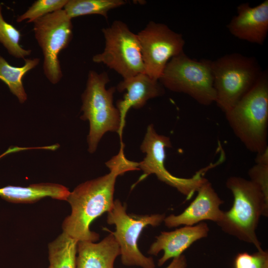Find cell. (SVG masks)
Wrapping results in <instances>:
<instances>
[{
	"instance_id": "cell-16",
	"label": "cell",
	"mask_w": 268,
	"mask_h": 268,
	"mask_svg": "<svg viewBox=\"0 0 268 268\" xmlns=\"http://www.w3.org/2000/svg\"><path fill=\"white\" fill-rule=\"evenodd\" d=\"M76 268H114L120 249L112 233L98 243L80 241L77 243Z\"/></svg>"
},
{
	"instance_id": "cell-18",
	"label": "cell",
	"mask_w": 268,
	"mask_h": 268,
	"mask_svg": "<svg viewBox=\"0 0 268 268\" xmlns=\"http://www.w3.org/2000/svg\"><path fill=\"white\" fill-rule=\"evenodd\" d=\"M78 241L63 232L49 245V268H76Z\"/></svg>"
},
{
	"instance_id": "cell-22",
	"label": "cell",
	"mask_w": 268,
	"mask_h": 268,
	"mask_svg": "<svg viewBox=\"0 0 268 268\" xmlns=\"http://www.w3.org/2000/svg\"><path fill=\"white\" fill-rule=\"evenodd\" d=\"M68 0H37L30 7L17 18L20 22L27 19V22L34 21L49 13L62 9Z\"/></svg>"
},
{
	"instance_id": "cell-10",
	"label": "cell",
	"mask_w": 268,
	"mask_h": 268,
	"mask_svg": "<svg viewBox=\"0 0 268 268\" xmlns=\"http://www.w3.org/2000/svg\"><path fill=\"white\" fill-rule=\"evenodd\" d=\"M33 22L35 37L44 56V74L52 83H57L63 76L59 55L72 38L71 19L62 9Z\"/></svg>"
},
{
	"instance_id": "cell-12",
	"label": "cell",
	"mask_w": 268,
	"mask_h": 268,
	"mask_svg": "<svg viewBox=\"0 0 268 268\" xmlns=\"http://www.w3.org/2000/svg\"><path fill=\"white\" fill-rule=\"evenodd\" d=\"M195 199L178 215L170 214L164 220L169 228L180 225L193 226L204 220L220 222L223 215L220 206L223 201L207 179L199 188Z\"/></svg>"
},
{
	"instance_id": "cell-20",
	"label": "cell",
	"mask_w": 268,
	"mask_h": 268,
	"mask_svg": "<svg viewBox=\"0 0 268 268\" xmlns=\"http://www.w3.org/2000/svg\"><path fill=\"white\" fill-rule=\"evenodd\" d=\"M127 2L124 0H68L64 10L71 19L91 14L101 15L107 19L110 10Z\"/></svg>"
},
{
	"instance_id": "cell-9",
	"label": "cell",
	"mask_w": 268,
	"mask_h": 268,
	"mask_svg": "<svg viewBox=\"0 0 268 268\" xmlns=\"http://www.w3.org/2000/svg\"><path fill=\"white\" fill-rule=\"evenodd\" d=\"M105 39L103 51L92 61L102 63L120 74L123 79L145 73L140 46L137 34L123 21L115 20L102 29Z\"/></svg>"
},
{
	"instance_id": "cell-6",
	"label": "cell",
	"mask_w": 268,
	"mask_h": 268,
	"mask_svg": "<svg viewBox=\"0 0 268 268\" xmlns=\"http://www.w3.org/2000/svg\"><path fill=\"white\" fill-rule=\"evenodd\" d=\"M159 81L168 89L187 94L201 105L215 102L210 60L197 61L183 52L170 60Z\"/></svg>"
},
{
	"instance_id": "cell-5",
	"label": "cell",
	"mask_w": 268,
	"mask_h": 268,
	"mask_svg": "<svg viewBox=\"0 0 268 268\" xmlns=\"http://www.w3.org/2000/svg\"><path fill=\"white\" fill-rule=\"evenodd\" d=\"M217 106L225 113L254 86L263 73L254 57L238 53L211 60Z\"/></svg>"
},
{
	"instance_id": "cell-11",
	"label": "cell",
	"mask_w": 268,
	"mask_h": 268,
	"mask_svg": "<svg viewBox=\"0 0 268 268\" xmlns=\"http://www.w3.org/2000/svg\"><path fill=\"white\" fill-rule=\"evenodd\" d=\"M137 34L145 73L159 80L165 67L173 57L184 52L183 35L166 24L149 21Z\"/></svg>"
},
{
	"instance_id": "cell-19",
	"label": "cell",
	"mask_w": 268,
	"mask_h": 268,
	"mask_svg": "<svg viewBox=\"0 0 268 268\" xmlns=\"http://www.w3.org/2000/svg\"><path fill=\"white\" fill-rule=\"evenodd\" d=\"M24 65L20 67L10 65L0 55V79L8 87L11 92L15 95L20 103L27 100L22 78L29 70L36 67L40 62L39 58L24 59Z\"/></svg>"
},
{
	"instance_id": "cell-15",
	"label": "cell",
	"mask_w": 268,
	"mask_h": 268,
	"mask_svg": "<svg viewBox=\"0 0 268 268\" xmlns=\"http://www.w3.org/2000/svg\"><path fill=\"white\" fill-rule=\"evenodd\" d=\"M209 230L207 224L201 222L196 225L162 232L151 244L148 253L156 256L160 251H163V256L158 261V266L161 267L169 259L182 255L194 242L207 237Z\"/></svg>"
},
{
	"instance_id": "cell-8",
	"label": "cell",
	"mask_w": 268,
	"mask_h": 268,
	"mask_svg": "<svg viewBox=\"0 0 268 268\" xmlns=\"http://www.w3.org/2000/svg\"><path fill=\"white\" fill-rule=\"evenodd\" d=\"M164 214L129 215L126 206L119 200L114 201L112 209L108 212L107 221L116 226L111 232L120 249L121 261L127 266L155 268L152 258L145 256L138 247V240L143 229L148 225L157 226L164 221Z\"/></svg>"
},
{
	"instance_id": "cell-14",
	"label": "cell",
	"mask_w": 268,
	"mask_h": 268,
	"mask_svg": "<svg viewBox=\"0 0 268 268\" xmlns=\"http://www.w3.org/2000/svg\"><path fill=\"white\" fill-rule=\"evenodd\" d=\"M116 88L120 92L126 91L123 99L116 103L121 117L122 134L130 109H140L148 100L160 96L164 92L163 86L159 81L150 77L145 73L123 79Z\"/></svg>"
},
{
	"instance_id": "cell-21",
	"label": "cell",
	"mask_w": 268,
	"mask_h": 268,
	"mask_svg": "<svg viewBox=\"0 0 268 268\" xmlns=\"http://www.w3.org/2000/svg\"><path fill=\"white\" fill-rule=\"evenodd\" d=\"M0 4V42L8 53L16 58L24 59L31 53V50H25L19 44L20 31L13 25L4 20Z\"/></svg>"
},
{
	"instance_id": "cell-7",
	"label": "cell",
	"mask_w": 268,
	"mask_h": 268,
	"mask_svg": "<svg viewBox=\"0 0 268 268\" xmlns=\"http://www.w3.org/2000/svg\"><path fill=\"white\" fill-rule=\"evenodd\" d=\"M171 145L169 137L157 134L152 124L147 127L140 146V149L145 154V156L142 161L139 162V169L143 172L139 181L149 175L155 174L158 180L176 188L189 200L207 180L203 177L204 174L219 163L217 161L215 163H210L198 171L191 178L176 177L167 170L164 165L165 149Z\"/></svg>"
},
{
	"instance_id": "cell-24",
	"label": "cell",
	"mask_w": 268,
	"mask_h": 268,
	"mask_svg": "<svg viewBox=\"0 0 268 268\" xmlns=\"http://www.w3.org/2000/svg\"><path fill=\"white\" fill-rule=\"evenodd\" d=\"M256 164L248 172L250 180L257 185L268 199V158H256Z\"/></svg>"
},
{
	"instance_id": "cell-2",
	"label": "cell",
	"mask_w": 268,
	"mask_h": 268,
	"mask_svg": "<svg viewBox=\"0 0 268 268\" xmlns=\"http://www.w3.org/2000/svg\"><path fill=\"white\" fill-rule=\"evenodd\" d=\"M226 186L233 195V202L217 224L225 233L262 249L256 230L261 216H268V199L257 185L242 177H229Z\"/></svg>"
},
{
	"instance_id": "cell-25",
	"label": "cell",
	"mask_w": 268,
	"mask_h": 268,
	"mask_svg": "<svg viewBox=\"0 0 268 268\" xmlns=\"http://www.w3.org/2000/svg\"><path fill=\"white\" fill-rule=\"evenodd\" d=\"M187 261L184 255L174 258L166 268H187Z\"/></svg>"
},
{
	"instance_id": "cell-3",
	"label": "cell",
	"mask_w": 268,
	"mask_h": 268,
	"mask_svg": "<svg viewBox=\"0 0 268 268\" xmlns=\"http://www.w3.org/2000/svg\"><path fill=\"white\" fill-rule=\"evenodd\" d=\"M225 115L234 134L248 150L258 154L268 149L267 69L263 70L254 86Z\"/></svg>"
},
{
	"instance_id": "cell-23",
	"label": "cell",
	"mask_w": 268,
	"mask_h": 268,
	"mask_svg": "<svg viewBox=\"0 0 268 268\" xmlns=\"http://www.w3.org/2000/svg\"><path fill=\"white\" fill-rule=\"evenodd\" d=\"M234 268H268V253L263 249L253 254L238 253L235 258Z\"/></svg>"
},
{
	"instance_id": "cell-4",
	"label": "cell",
	"mask_w": 268,
	"mask_h": 268,
	"mask_svg": "<svg viewBox=\"0 0 268 268\" xmlns=\"http://www.w3.org/2000/svg\"><path fill=\"white\" fill-rule=\"evenodd\" d=\"M109 81L107 72L90 70L86 88L81 96L83 115L81 119L89 122L87 141L90 153L96 150L101 138L108 132L118 133L122 141L120 114L113 104L116 88L113 86L107 89L106 85Z\"/></svg>"
},
{
	"instance_id": "cell-1",
	"label": "cell",
	"mask_w": 268,
	"mask_h": 268,
	"mask_svg": "<svg viewBox=\"0 0 268 268\" xmlns=\"http://www.w3.org/2000/svg\"><path fill=\"white\" fill-rule=\"evenodd\" d=\"M124 147L123 142L121 143L119 153L106 163L109 173L84 182L70 192L67 201L71 212L62 227L64 232L78 241L99 239V234L91 231L89 227L96 218L112 209L117 177L128 171L139 170V162L128 159Z\"/></svg>"
},
{
	"instance_id": "cell-13",
	"label": "cell",
	"mask_w": 268,
	"mask_h": 268,
	"mask_svg": "<svg viewBox=\"0 0 268 268\" xmlns=\"http://www.w3.org/2000/svg\"><path fill=\"white\" fill-rule=\"evenodd\" d=\"M227 27L235 37L250 43L263 45L268 33V0L252 7L248 2L237 7Z\"/></svg>"
},
{
	"instance_id": "cell-17",
	"label": "cell",
	"mask_w": 268,
	"mask_h": 268,
	"mask_svg": "<svg viewBox=\"0 0 268 268\" xmlns=\"http://www.w3.org/2000/svg\"><path fill=\"white\" fill-rule=\"evenodd\" d=\"M70 192L66 187L53 183H40L28 187L8 186L0 188V196L14 203H32L47 197L67 201Z\"/></svg>"
}]
</instances>
